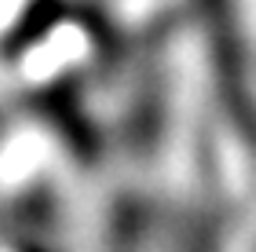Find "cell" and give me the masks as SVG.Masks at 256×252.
<instances>
[]
</instances>
